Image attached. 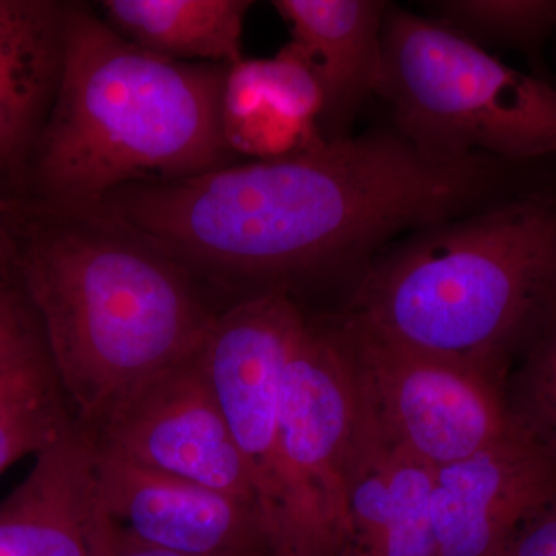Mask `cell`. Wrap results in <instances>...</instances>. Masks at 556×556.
<instances>
[{"label":"cell","mask_w":556,"mask_h":556,"mask_svg":"<svg viewBox=\"0 0 556 556\" xmlns=\"http://www.w3.org/2000/svg\"><path fill=\"white\" fill-rule=\"evenodd\" d=\"M530 179L526 164L492 156L433 159L388 126L287 159L129 186L90 218L244 289L243 298L336 281L346 299L394 241L492 206Z\"/></svg>","instance_id":"obj_1"},{"label":"cell","mask_w":556,"mask_h":556,"mask_svg":"<svg viewBox=\"0 0 556 556\" xmlns=\"http://www.w3.org/2000/svg\"><path fill=\"white\" fill-rule=\"evenodd\" d=\"M228 68L150 53L68 3L60 86L30 155L36 193L87 218L129 186L236 163L222 121Z\"/></svg>","instance_id":"obj_2"},{"label":"cell","mask_w":556,"mask_h":556,"mask_svg":"<svg viewBox=\"0 0 556 556\" xmlns=\"http://www.w3.org/2000/svg\"><path fill=\"white\" fill-rule=\"evenodd\" d=\"M556 306V172L383 249L338 313L506 376Z\"/></svg>","instance_id":"obj_3"},{"label":"cell","mask_w":556,"mask_h":556,"mask_svg":"<svg viewBox=\"0 0 556 556\" xmlns=\"http://www.w3.org/2000/svg\"><path fill=\"white\" fill-rule=\"evenodd\" d=\"M21 274L62 396L87 431L195 356L217 314L185 266L101 222L33 240Z\"/></svg>","instance_id":"obj_4"},{"label":"cell","mask_w":556,"mask_h":556,"mask_svg":"<svg viewBox=\"0 0 556 556\" xmlns=\"http://www.w3.org/2000/svg\"><path fill=\"white\" fill-rule=\"evenodd\" d=\"M376 97L439 160H556V83L508 67L431 16L390 3Z\"/></svg>","instance_id":"obj_5"},{"label":"cell","mask_w":556,"mask_h":556,"mask_svg":"<svg viewBox=\"0 0 556 556\" xmlns=\"http://www.w3.org/2000/svg\"><path fill=\"white\" fill-rule=\"evenodd\" d=\"M308 316L288 292L237 300L215 314L199 351V364L251 475L278 555L346 556L345 544L281 452V375Z\"/></svg>","instance_id":"obj_6"},{"label":"cell","mask_w":556,"mask_h":556,"mask_svg":"<svg viewBox=\"0 0 556 556\" xmlns=\"http://www.w3.org/2000/svg\"><path fill=\"white\" fill-rule=\"evenodd\" d=\"M329 316L376 422L420 463L437 470L515 431L506 376L409 345L338 311Z\"/></svg>","instance_id":"obj_7"},{"label":"cell","mask_w":556,"mask_h":556,"mask_svg":"<svg viewBox=\"0 0 556 556\" xmlns=\"http://www.w3.org/2000/svg\"><path fill=\"white\" fill-rule=\"evenodd\" d=\"M93 481L118 540L189 556L278 554L255 504L139 466L94 438Z\"/></svg>","instance_id":"obj_8"},{"label":"cell","mask_w":556,"mask_h":556,"mask_svg":"<svg viewBox=\"0 0 556 556\" xmlns=\"http://www.w3.org/2000/svg\"><path fill=\"white\" fill-rule=\"evenodd\" d=\"M90 433L131 463L260 508L251 475L201 372L199 353L148 380Z\"/></svg>","instance_id":"obj_9"},{"label":"cell","mask_w":556,"mask_h":556,"mask_svg":"<svg viewBox=\"0 0 556 556\" xmlns=\"http://www.w3.org/2000/svg\"><path fill=\"white\" fill-rule=\"evenodd\" d=\"M356 408V383L334 321L329 313L308 316L281 375V452L345 548L342 470Z\"/></svg>","instance_id":"obj_10"},{"label":"cell","mask_w":556,"mask_h":556,"mask_svg":"<svg viewBox=\"0 0 556 556\" xmlns=\"http://www.w3.org/2000/svg\"><path fill=\"white\" fill-rule=\"evenodd\" d=\"M556 507V455L515 428L437 468L431 518L438 556H500L519 530Z\"/></svg>","instance_id":"obj_11"},{"label":"cell","mask_w":556,"mask_h":556,"mask_svg":"<svg viewBox=\"0 0 556 556\" xmlns=\"http://www.w3.org/2000/svg\"><path fill=\"white\" fill-rule=\"evenodd\" d=\"M356 391V420L342 470L346 554L438 556L431 518L434 470L383 433Z\"/></svg>","instance_id":"obj_12"},{"label":"cell","mask_w":556,"mask_h":556,"mask_svg":"<svg viewBox=\"0 0 556 556\" xmlns=\"http://www.w3.org/2000/svg\"><path fill=\"white\" fill-rule=\"evenodd\" d=\"M93 481V438L75 422L36 456L0 503V556H108Z\"/></svg>","instance_id":"obj_13"},{"label":"cell","mask_w":556,"mask_h":556,"mask_svg":"<svg viewBox=\"0 0 556 556\" xmlns=\"http://www.w3.org/2000/svg\"><path fill=\"white\" fill-rule=\"evenodd\" d=\"M273 5L324 90L321 137H350L358 112L378 90L390 2L274 0Z\"/></svg>","instance_id":"obj_14"},{"label":"cell","mask_w":556,"mask_h":556,"mask_svg":"<svg viewBox=\"0 0 556 556\" xmlns=\"http://www.w3.org/2000/svg\"><path fill=\"white\" fill-rule=\"evenodd\" d=\"M325 97L308 62L291 42L266 60L230 65L223 91V134L236 155L278 160L327 141Z\"/></svg>","instance_id":"obj_15"},{"label":"cell","mask_w":556,"mask_h":556,"mask_svg":"<svg viewBox=\"0 0 556 556\" xmlns=\"http://www.w3.org/2000/svg\"><path fill=\"white\" fill-rule=\"evenodd\" d=\"M68 3L0 0V172L31 155L60 86Z\"/></svg>","instance_id":"obj_16"},{"label":"cell","mask_w":556,"mask_h":556,"mask_svg":"<svg viewBox=\"0 0 556 556\" xmlns=\"http://www.w3.org/2000/svg\"><path fill=\"white\" fill-rule=\"evenodd\" d=\"M251 0H104V21L135 46L167 60L230 65L243 60Z\"/></svg>","instance_id":"obj_17"},{"label":"cell","mask_w":556,"mask_h":556,"mask_svg":"<svg viewBox=\"0 0 556 556\" xmlns=\"http://www.w3.org/2000/svg\"><path fill=\"white\" fill-rule=\"evenodd\" d=\"M428 16L490 51H519L538 78L552 79L544 49L556 38V0H434ZM555 83V80H554Z\"/></svg>","instance_id":"obj_18"},{"label":"cell","mask_w":556,"mask_h":556,"mask_svg":"<svg viewBox=\"0 0 556 556\" xmlns=\"http://www.w3.org/2000/svg\"><path fill=\"white\" fill-rule=\"evenodd\" d=\"M506 405L514 427L556 455V306L515 357Z\"/></svg>","instance_id":"obj_19"},{"label":"cell","mask_w":556,"mask_h":556,"mask_svg":"<svg viewBox=\"0 0 556 556\" xmlns=\"http://www.w3.org/2000/svg\"><path fill=\"white\" fill-rule=\"evenodd\" d=\"M61 391L0 417V473L16 460L38 456L72 422Z\"/></svg>","instance_id":"obj_20"},{"label":"cell","mask_w":556,"mask_h":556,"mask_svg":"<svg viewBox=\"0 0 556 556\" xmlns=\"http://www.w3.org/2000/svg\"><path fill=\"white\" fill-rule=\"evenodd\" d=\"M49 357L35 314L20 294L0 283V369Z\"/></svg>","instance_id":"obj_21"},{"label":"cell","mask_w":556,"mask_h":556,"mask_svg":"<svg viewBox=\"0 0 556 556\" xmlns=\"http://www.w3.org/2000/svg\"><path fill=\"white\" fill-rule=\"evenodd\" d=\"M56 391H61V388L49 357L0 369V417Z\"/></svg>","instance_id":"obj_22"},{"label":"cell","mask_w":556,"mask_h":556,"mask_svg":"<svg viewBox=\"0 0 556 556\" xmlns=\"http://www.w3.org/2000/svg\"><path fill=\"white\" fill-rule=\"evenodd\" d=\"M500 556H556V507L527 522Z\"/></svg>","instance_id":"obj_23"},{"label":"cell","mask_w":556,"mask_h":556,"mask_svg":"<svg viewBox=\"0 0 556 556\" xmlns=\"http://www.w3.org/2000/svg\"><path fill=\"white\" fill-rule=\"evenodd\" d=\"M108 556H189L177 554V552L163 551V548L141 546V544L129 543L118 540L112 535V546Z\"/></svg>","instance_id":"obj_24"},{"label":"cell","mask_w":556,"mask_h":556,"mask_svg":"<svg viewBox=\"0 0 556 556\" xmlns=\"http://www.w3.org/2000/svg\"><path fill=\"white\" fill-rule=\"evenodd\" d=\"M3 214H5V203H3L2 197H0V248H2V244H3V232H2Z\"/></svg>","instance_id":"obj_25"},{"label":"cell","mask_w":556,"mask_h":556,"mask_svg":"<svg viewBox=\"0 0 556 556\" xmlns=\"http://www.w3.org/2000/svg\"><path fill=\"white\" fill-rule=\"evenodd\" d=\"M265 556H280L278 554H269V555H265Z\"/></svg>","instance_id":"obj_26"}]
</instances>
